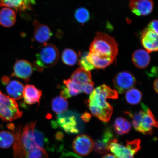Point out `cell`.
I'll return each instance as SVG.
<instances>
[{
    "instance_id": "1",
    "label": "cell",
    "mask_w": 158,
    "mask_h": 158,
    "mask_svg": "<svg viewBox=\"0 0 158 158\" xmlns=\"http://www.w3.org/2000/svg\"><path fill=\"white\" fill-rule=\"evenodd\" d=\"M118 93L110 87L103 84L98 87L90 94L88 100V106L94 116L101 121H110L113 113V107L106 100L116 99Z\"/></svg>"
},
{
    "instance_id": "3",
    "label": "cell",
    "mask_w": 158,
    "mask_h": 158,
    "mask_svg": "<svg viewBox=\"0 0 158 158\" xmlns=\"http://www.w3.org/2000/svg\"><path fill=\"white\" fill-rule=\"evenodd\" d=\"M36 121L30 122L21 131L20 140L23 149L27 153L35 148L46 147L48 140L42 132L35 128Z\"/></svg>"
},
{
    "instance_id": "29",
    "label": "cell",
    "mask_w": 158,
    "mask_h": 158,
    "mask_svg": "<svg viewBox=\"0 0 158 158\" xmlns=\"http://www.w3.org/2000/svg\"><path fill=\"white\" fill-rule=\"evenodd\" d=\"M64 83L68 89L71 97L76 96L83 92L82 86L74 83L70 79L64 81Z\"/></svg>"
},
{
    "instance_id": "13",
    "label": "cell",
    "mask_w": 158,
    "mask_h": 158,
    "mask_svg": "<svg viewBox=\"0 0 158 158\" xmlns=\"http://www.w3.org/2000/svg\"><path fill=\"white\" fill-rule=\"evenodd\" d=\"M13 70L15 76L27 81L29 80L33 73V68L28 61L20 60L15 63Z\"/></svg>"
},
{
    "instance_id": "5",
    "label": "cell",
    "mask_w": 158,
    "mask_h": 158,
    "mask_svg": "<svg viewBox=\"0 0 158 158\" xmlns=\"http://www.w3.org/2000/svg\"><path fill=\"white\" fill-rule=\"evenodd\" d=\"M56 121L52 122L53 127H59L67 133L77 134L80 133L82 125L79 123L77 114L72 111L65 112L58 114Z\"/></svg>"
},
{
    "instance_id": "24",
    "label": "cell",
    "mask_w": 158,
    "mask_h": 158,
    "mask_svg": "<svg viewBox=\"0 0 158 158\" xmlns=\"http://www.w3.org/2000/svg\"><path fill=\"white\" fill-rule=\"evenodd\" d=\"M51 107L55 113L60 114L66 112L68 107V103L66 99L58 96L53 99L51 102Z\"/></svg>"
},
{
    "instance_id": "36",
    "label": "cell",
    "mask_w": 158,
    "mask_h": 158,
    "mask_svg": "<svg viewBox=\"0 0 158 158\" xmlns=\"http://www.w3.org/2000/svg\"><path fill=\"white\" fill-rule=\"evenodd\" d=\"M158 79H156L154 81L153 84V87L154 89H155V91L157 93H158Z\"/></svg>"
},
{
    "instance_id": "21",
    "label": "cell",
    "mask_w": 158,
    "mask_h": 158,
    "mask_svg": "<svg viewBox=\"0 0 158 158\" xmlns=\"http://www.w3.org/2000/svg\"><path fill=\"white\" fill-rule=\"evenodd\" d=\"M52 35L50 28L46 25L38 24L35 27L34 37L35 40L39 43H46Z\"/></svg>"
},
{
    "instance_id": "23",
    "label": "cell",
    "mask_w": 158,
    "mask_h": 158,
    "mask_svg": "<svg viewBox=\"0 0 158 158\" xmlns=\"http://www.w3.org/2000/svg\"><path fill=\"white\" fill-rule=\"evenodd\" d=\"M114 127L116 133L119 135L128 133L131 128L130 122L126 118L121 117L116 118L114 122Z\"/></svg>"
},
{
    "instance_id": "33",
    "label": "cell",
    "mask_w": 158,
    "mask_h": 158,
    "mask_svg": "<svg viewBox=\"0 0 158 158\" xmlns=\"http://www.w3.org/2000/svg\"><path fill=\"white\" fill-rule=\"evenodd\" d=\"M146 28L151 30L158 34V21L157 20H153L150 22L149 24L148 25L147 27Z\"/></svg>"
},
{
    "instance_id": "10",
    "label": "cell",
    "mask_w": 158,
    "mask_h": 158,
    "mask_svg": "<svg viewBox=\"0 0 158 158\" xmlns=\"http://www.w3.org/2000/svg\"><path fill=\"white\" fill-rule=\"evenodd\" d=\"M129 6L132 12L139 16L150 14L153 11L152 0H130Z\"/></svg>"
},
{
    "instance_id": "15",
    "label": "cell",
    "mask_w": 158,
    "mask_h": 158,
    "mask_svg": "<svg viewBox=\"0 0 158 158\" xmlns=\"http://www.w3.org/2000/svg\"><path fill=\"white\" fill-rule=\"evenodd\" d=\"M42 92L33 85H27L23 90V97L27 104L32 105L39 103Z\"/></svg>"
},
{
    "instance_id": "20",
    "label": "cell",
    "mask_w": 158,
    "mask_h": 158,
    "mask_svg": "<svg viewBox=\"0 0 158 158\" xmlns=\"http://www.w3.org/2000/svg\"><path fill=\"white\" fill-rule=\"evenodd\" d=\"M16 21V15L13 10L8 7H4L0 10V24L4 27L13 26Z\"/></svg>"
},
{
    "instance_id": "16",
    "label": "cell",
    "mask_w": 158,
    "mask_h": 158,
    "mask_svg": "<svg viewBox=\"0 0 158 158\" xmlns=\"http://www.w3.org/2000/svg\"><path fill=\"white\" fill-rule=\"evenodd\" d=\"M70 80L74 83L80 86L93 82L90 71H87L81 67L77 69L73 73Z\"/></svg>"
},
{
    "instance_id": "35",
    "label": "cell",
    "mask_w": 158,
    "mask_h": 158,
    "mask_svg": "<svg viewBox=\"0 0 158 158\" xmlns=\"http://www.w3.org/2000/svg\"><path fill=\"white\" fill-rule=\"evenodd\" d=\"M91 118V116L90 114L88 113V112H85V113L82 114V115L81 116V118H82V120H83L84 121L86 122H88L89 121Z\"/></svg>"
},
{
    "instance_id": "31",
    "label": "cell",
    "mask_w": 158,
    "mask_h": 158,
    "mask_svg": "<svg viewBox=\"0 0 158 158\" xmlns=\"http://www.w3.org/2000/svg\"><path fill=\"white\" fill-rule=\"evenodd\" d=\"M88 53L85 52L81 55L79 60L78 64L87 71H90L94 70V67L89 62L86 57Z\"/></svg>"
},
{
    "instance_id": "30",
    "label": "cell",
    "mask_w": 158,
    "mask_h": 158,
    "mask_svg": "<svg viewBox=\"0 0 158 158\" xmlns=\"http://www.w3.org/2000/svg\"><path fill=\"white\" fill-rule=\"evenodd\" d=\"M48 155L44 148L39 147L27 153V158H48Z\"/></svg>"
},
{
    "instance_id": "17",
    "label": "cell",
    "mask_w": 158,
    "mask_h": 158,
    "mask_svg": "<svg viewBox=\"0 0 158 158\" xmlns=\"http://www.w3.org/2000/svg\"><path fill=\"white\" fill-rule=\"evenodd\" d=\"M6 85V90L10 97L15 100L23 98L24 86L21 82L16 80H9Z\"/></svg>"
},
{
    "instance_id": "6",
    "label": "cell",
    "mask_w": 158,
    "mask_h": 158,
    "mask_svg": "<svg viewBox=\"0 0 158 158\" xmlns=\"http://www.w3.org/2000/svg\"><path fill=\"white\" fill-rule=\"evenodd\" d=\"M15 100L0 91V118L4 121L11 122L22 116Z\"/></svg>"
},
{
    "instance_id": "19",
    "label": "cell",
    "mask_w": 158,
    "mask_h": 158,
    "mask_svg": "<svg viewBox=\"0 0 158 158\" xmlns=\"http://www.w3.org/2000/svg\"><path fill=\"white\" fill-rule=\"evenodd\" d=\"M132 60L137 68L144 69L147 68L150 64L151 57L147 51L140 49L134 51L132 55Z\"/></svg>"
},
{
    "instance_id": "14",
    "label": "cell",
    "mask_w": 158,
    "mask_h": 158,
    "mask_svg": "<svg viewBox=\"0 0 158 158\" xmlns=\"http://www.w3.org/2000/svg\"><path fill=\"white\" fill-rule=\"evenodd\" d=\"M114 139V134L111 130L109 128H106L102 138L94 143L95 151L100 154L107 153L110 151V144Z\"/></svg>"
},
{
    "instance_id": "26",
    "label": "cell",
    "mask_w": 158,
    "mask_h": 158,
    "mask_svg": "<svg viewBox=\"0 0 158 158\" xmlns=\"http://www.w3.org/2000/svg\"><path fill=\"white\" fill-rule=\"evenodd\" d=\"M14 135L7 130L0 131V148L6 149L11 147L14 143Z\"/></svg>"
},
{
    "instance_id": "12",
    "label": "cell",
    "mask_w": 158,
    "mask_h": 158,
    "mask_svg": "<svg viewBox=\"0 0 158 158\" xmlns=\"http://www.w3.org/2000/svg\"><path fill=\"white\" fill-rule=\"evenodd\" d=\"M109 149L117 158H134V155L137 153L127 145L125 146L118 143L116 139L110 142Z\"/></svg>"
},
{
    "instance_id": "11",
    "label": "cell",
    "mask_w": 158,
    "mask_h": 158,
    "mask_svg": "<svg viewBox=\"0 0 158 158\" xmlns=\"http://www.w3.org/2000/svg\"><path fill=\"white\" fill-rule=\"evenodd\" d=\"M141 43L148 53L157 51L158 34L147 28L144 29L142 33Z\"/></svg>"
},
{
    "instance_id": "25",
    "label": "cell",
    "mask_w": 158,
    "mask_h": 158,
    "mask_svg": "<svg viewBox=\"0 0 158 158\" xmlns=\"http://www.w3.org/2000/svg\"><path fill=\"white\" fill-rule=\"evenodd\" d=\"M142 96V93L139 90L132 88L126 91L125 98L128 103L134 105L141 102Z\"/></svg>"
},
{
    "instance_id": "9",
    "label": "cell",
    "mask_w": 158,
    "mask_h": 158,
    "mask_svg": "<svg viewBox=\"0 0 158 158\" xmlns=\"http://www.w3.org/2000/svg\"><path fill=\"white\" fill-rule=\"evenodd\" d=\"M93 140L86 134H81L76 137L72 144L74 151L79 155L86 156L91 152L94 147Z\"/></svg>"
},
{
    "instance_id": "37",
    "label": "cell",
    "mask_w": 158,
    "mask_h": 158,
    "mask_svg": "<svg viewBox=\"0 0 158 158\" xmlns=\"http://www.w3.org/2000/svg\"><path fill=\"white\" fill-rule=\"evenodd\" d=\"M102 158H117L114 155H112V154H107V155H105L102 157Z\"/></svg>"
},
{
    "instance_id": "2",
    "label": "cell",
    "mask_w": 158,
    "mask_h": 158,
    "mask_svg": "<svg viewBox=\"0 0 158 158\" xmlns=\"http://www.w3.org/2000/svg\"><path fill=\"white\" fill-rule=\"evenodd\" d=\"M118 52V44L113 37L106 33H97L96 36L90 45L89 53L114 60Z\"/></svg>"
},
{
    "instance_id": "32",
    "label": "cell",
    "mask_w": 158,
    "mask_h": 158,
    "mask_svg": "<svg viewBox=\"0 0 158 158\" xmlns=\"http://www.w3.org/2000/svg\"><path fill=\"white\" fill-rule=\"evenodd\" d=\"M94 84L93 82L82 86L83 92L86 94H90L94 90Z\"/></svg>"
},
{
    "instance_id": "28",
    "label": "cell",
    "mask_w": 158,
    "mask_h": 158,
    "mask_svg": "<svg viewBox=\"0 0 158 158\" xmlns=\"http://www.w3.org/2000/svg\"><path fill=\"white\" fill-rule=\"evenodd\" d=\"M74 16L78 23L84 24L87 22L90 19V15L87 9L85 8L81 7L76 10Z\"/></svg>"
},
{
    "instance_id": "18",
    "label": "cell",
    "mask_w": 158,
    "mask_h": 158,
    "mask_svg": "<svg viewBox=\"0 0 158 158\" xmlns=\"http://www.w3.org/2000/svg\"><path fill=\"white\" fill-rule=\"evenodd\" d=\"M30 0H0V7H8L20 12L30 9Z\"/></svg>"
},
{
    "instance_id": "22",
    "label": "cell",
    "mask_w": 158,
    "mask_h": 158,
    "mask_svg": "<svg viewBox=\"0 0 158 158\" xmlns=\"http://www.w3.org/2000/svg\"><path fill=\"white\" fill-rule=\"evenodd\" d=\"M86 58L94 68L100 69L106 68L114 60L111 59L102 58L89 52L88 53Z\"/></svg>"
},
{
    "instance_id": "8",
    "label": "cell",
    "mask_w": 158,
    "mask_h": 158,
    "mask_svg": "<svg viewBox=\"0 0 158 158\" xmlns=\"http://www.w3.org/2000/svg\"><path fill=\"white\" fill-rule=\"evenodd\" d=\"M136 83L135 77L131 73L128 71H123L118 73L113 80L114 90L120 94H124L133 88Z\"/></svg>"
},
{
    "instance_id": "27",
    "label": "cell",
    "mask_w": 158,
    "mask_h": 158,
    "mask_svg": "<svg viewBox=\"0 0 158 158\" xmlns=\"http://www.w3.org/2000/svg\"><path fill=\"white\" fill-rule=\"evenodd\" d=\"M63 62L68 66H74L78 60V56L74 50L67 48L63 51L62 55Z\"/></svg>"
},
{
    "instance_id": "7",
    "label": "cell",
    "mask_w": 158,
    "mask_h": 158,
    "mask_svg": "<svg viewBox=\"0 0 158 158\" xmlns=\"http://www.w3.org/2000/svg\"><path fill=\"white\" fill-rule=\"evenodd\" d=\"M143 114L139 121L134 128L138 132L145 135L152 134L154 128H157V122L151 110L145 104H142Z\"/></svg>"
},
{
    "instance_id": "4",
    "label": "cell",
    "mask_w": 158,
    "mask_h": 158,
    "mask_svg": "<svg viewBox=\"0 0 158 158\" xmlns=\"http://www.w3.org/2000/svg\"><path fill=\"white\" fill-rule=\"evenodd\" d=\"M59 57L58 48L50 43H44L37 53L35 66L41 72L44 69L50 68L58 63Z\"/></svg>"
},
{
    "instance_id": "34",
    "label": "cell",
    "mask_w": 158,
    "mask_h": 158,
    "mask_svg": "<svg viewBox=\"0 0 158 158\" xmlns=\"http://www.w3.org/2000/svg\"><path fill=\"white\" fill-rule=\"evenodd\" d=\"M157 67H153L147 74L150 77H155L157 76Z\"/></svg>"
}]
</instances>
